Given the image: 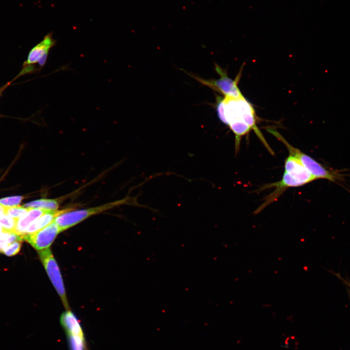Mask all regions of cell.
Listing matches in <instances>:
<instances>
[{"label": "cell", "instance_id": "23", "mask_svg": "<svg viewBox=\"0 0 350 350\" xmlns=\"http://www.w3.org/2000/svg\"><path fill=\"white\" fill-rule=\"evenodd\" d=\"M2 231H3V229H2V228H1V227H0V232H2Z\"/></svg>", "mask_w": 350, "mask_h": 350}, {"label": "cell", "instance_id": "13", "mask_svg": "<svg viewBox=\"0 0 350 350\" xmlns=\"http://www.w3.org/2000/svg\"><path fill=\"white\" fill-rule=\"evenodd\" d=\"M62 200V198H42L26 203L23 206L27 208L54 210H57Z\"/></svg>", "mask_w": 350, "mask_h": 350}, {"label": "cell", "instance_id": "11", "mask_svg": "<svg viewBox=\"0 0 350 350\" xmlns=\"http://www.w3.org/2000/svg\"><path fill=\"white\" fill-rule=\"evenodd\" d=\"M67 208L62 210H48L41 216L35 220L27 228L24 235L33 234L47 226L54 221L58 215L66 212L72 210Z\"/></svg>", "mask_w": 350, "mask_h": 350}, {"label": "cell", "instance_id": "14", "mask_svg": "<svg viewBox=\"0 0 350 350\" xmlns=\"http://www.w3.org/2000/svg\"><path fill=\"white\" fill-rule=\"evenodd\" d=\"M23 236L15 232L2 231L0 232V253H3L5 248L11 243L16 241H21Z\"/></svg>", "mask_w": 350, "mask_h": 350}, {"label": "cell", "instance_id": "4", "mask_svg": "<svg viewBox=\"0 0 350 350\" xmlns=\"http://www.w3.org/2000/svg\"><path fill=\"white\" fill-rule=\"evenodd\" d=\"M215 70L219 74L220 78L217 79L206 80L194 75L190 74L202 84L208 86L217 92L222 93L225 97L238 98L242 97V94L238 86L241 73H239L233 80L228 77L227 71L215 64Z\"/></svg>", "mask_w": 350, "mask_h": 350}, {"label": "cell", "instance_id": "19", "mask_svg": "<svg viewBox=\"0 0 350 350\" xmlns=\"http://www.w3.org/2000/svg\"><path fill=\"white\" fill-rule=\"evenodd\" d=\"M330 272L341 280L346 287L350 290V280L349 279L343 277L339 273H335L331 271Z\"/></svg>", "mask_w": 350, "mask_h": 350}, {"label": "cell", "instance_id": "1", "mask_svg": "<svg viewBox=\"0 0 350 350\" xmlns=\"http://www.w3.org/2000/svg\"><path fill=\"white\" fill-rule=\"evenodd\" d=\"M216 110L220 120L228 126L237 122L248 124L269 152L274 154L257 125V118L253 106L244 96L238 98L225 96L218 98Z\"/></svg>", "mask_w": 350, "mask_h": 350}, {"label": "cell", "instance_id": "18", "mask_svg": "<svg viewBox=\"0 0 350 350\" xmlns=\"http://www.w3.org/2000/svg\"><path fill=\"white\" fill-rule=\"evenodd\" d=\"M21 244L16 241L10 244L3 250V253L7 256H12L18 254L20 251Z\"/></svg>", "mask_w": 350, "mask_h": 350}, {"label": "cell", "instance_id": "22", "mask_svg": "<svg viewBox=\"0 0 350 350\" xmlns=\"http://www.w3.org/2000/svg\"><path fill=\"white\" fill-rule=\"evenodd\" d=\"M347 288V292H348V296H349V299H350V290L349 289L347 288Z\"/></svg>", "mask_w": 350, "mask_h": 350}, {"label": "cell", "instance_id": "7", "mask_svg": "<svg viewBox=\"0 0 350 350\" xmlns=\"http://www.w3.org/2000/svg\"><path fill=\"white\" fill-rule=\"evenodd\" d=\"M304 185V183L297 177L284 171L281 180L278 182L267 184L262 187V190L272 187L275 189L265 198L263 203L255 210L254 213L258 214L268 205L276 200L288 188L299 187Z\"/></svg>", "mask_w": 350, "mask_h": 350}, {"label": "cell", "instance_id": "2", "mask_svg": "<svg viewBox=\"0 0 350 350\" xmlns=\"http://www.w3.org/2000/svg\"><path fill=\"white\" fill-rule=\"evenodd\" d=\"M269 132L276 137L286 147L290 155L298 158L306 169L316 179H325L339 183L344 180L345 174L341 171L333 170L291 145L278 132L271 129Z\"/></svg>", "mask_w": 350, "mask_h": 350}, {"label": "cell", "instance_id": "3", "mask_svg": "<svg viewBox=\"0 0 350 350\" xmlns=\"http://www.w3.org/2000/svg\"><path fill=\"white\" fill-rule=\"evenodd\" d=\"M129 197H126L95 207L79 210H71L58 215L54 219V222L57 224L61 232H62L76 225L93 215L102 212L122 205L129 204Z\"/></svg>", "mask_w": 350, "mask_h": 350}, {"label": "cell", "instance_id": "8", "mask_svg": "<svg viewBox=\"0 0 350 350\" xmlns=\"http://www.w3.org/2000/svg\"><path fill=\"white\" fill-rule=\"evenodd\" d=\"M60 232L58 226L53 221L42 229L23 237V240L39 251L49 248Z\"/></svg>", "mask_w": 350, "mask_h": 350}, {"label": "cell", "instance_id": "21", "mask_svg": "<svg viewBox=\"0 0 350 350\" xmlns=\"http://www.w3.org/2000/svg\"><path fill=\"white\" fill-rule=\"evenodd\" d=\"M4 213V208L0 205V215Z\"/></svg>", "mask_w": 350, "mask_h": 350}, {"label": "cell", "instance_id": "9", "mask_svg": "<svg viewBox=\"0 0 350 350\" xmlns=\"http://www.w3.org/2000/svg\"><path fill=\"white\" fill-rule=\"evenodd\" d=\"M63 329L67 336L70 350H88L79 321L69 324Z\"/></svg>", "mask_w": 350, "mask_h": 350}, {"label": "cell", "instance_id": "20", "mask_svg": "<svg viewBox=\"0 0 350 350\" xmlns=\"http://www.w3.org/2000/svg\"><path fill=\"white\" fill-rule=\"evenodd\" d=\"M10 84V83H7L5 85L0 88V96L4 90V89Z\"/></svg>", "mask_w": 350, "mask_h": 350}, {"label": "cell", "instance_id": "5", "mask_svg": "<svg viewBox=\"0 0 350 350\" xmlns=\"http://www.w3.org/2000/svg\"><path fill=\"white\" fill-rule=\"evenodd\" d=\"M41 261L46 272L61 298L66 310L70 309L63 279L58 264L49 248L38 251Z\"/></svg>", "mask_w": 350, "mask_h": 350}, {"label": "cell", "instance_id": "15", "mask_svg": "<svg viewBox=\"0 0 350 350\" xmlns=\"http://www.w3.org/2000/svg\"><path fill=\"white\" fill-rule=\"evenodd\" d=\"M17 219L3 213L0 215V226L2 228V231L14 232Z\"/></svg>", "mask_w": 350, "mask_h": 350}, {"label": "cell", "instance_id": "16", "mask_svg": "<svg viewBox=\"0 0 350 350\" xmlns=\"http://www.w3.org/2000/svg\"><path fill=\"white\" fill-rule=\"evenodd\" d=\"M4 208L5 214L17 220L25 215L31 209L19 206Z\"/></svg>", "mask_w": 350, "mask_h": 350}, {"label": "cell", "instance_id": "17", "mask_svg": "<svg viewBox=\"0 0 350 350\" xmlns=\"http://www.w3.org/2000/svg\"><path fill=\"white\" fill-rule=\"evenodd\" d=\"M23 199L22 196H13L3 198L0 199V205L4 208L17 206L21 203Z\"/></svg>", "mask_w": 350, "mask_h": 350}, {"label": "cell", "instance_id": "10", "mask_svg": "<svg viewBox=\"0 0 350 350\" xmlns=\"http://www.w3.org/2000/svg\"><path fill=\"white\" fill-rule=\"evenodd\" d=\"M284 171L295 175L305 185L316 180L298 158L290 154L284 161Z\"/></svg>", "mask_w": 350, "mask_h": 350}, {"label": "cell", "instance_id": "12", "mask_svg": "<svg viewBox=\"0 0 350 350\" xmlns=\"http://www.w3.org/2000/svg\"><path fill=\"white\" fill-rule=\"evenodd\" d=\"M48 210H49L31 208L25 215L17 220L14 232L18 235L23 236L26 229L29 225L35 220Z\"/></svg>", "mask_w": 350, "mask_h": 350}, {"label": "cell", "instance_id": "6", "mask_svg": "<svg viewBox=\"0 0 350 350\" xmlns=\"http://www.w3.org/2000/svg\"><path fill=\"white\" fill-rule=\"evenodd\" d=\"M55 44V41L51 33L45 35L39 43L30 50L27 60L24 62L22 69L17 77L38 70L35 67V64L38 63L41 59L47 58L50 50Z\"/></svg>", "mask_w": 350, "mask_h": 350}]
</instances>
